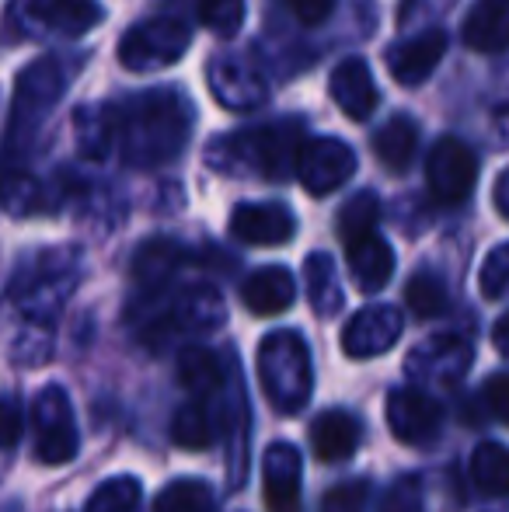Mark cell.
<instances>
[{
  "instance_id": "cell-25",
  "label": "cell",
  "mask_w": 509,
  "mask_h": 512,
  "mask_svg": "<svg viewBox=\"0 0 509 512\" xmlns=\"http://www.w3.org/2000/svg\"><path fill=\"white\" fill-rule=\"evenodd\" d=\"M349 272L363 293H381L394 276V251L381 234H367L360 241L346 244Z\"/></svg>"
},
{
  "instance_id": "cell-13",
  "label": "cell",
  "mask_w": 509,
  "mask_h": 512,
  "mask_svg": "<svg viewBox=\"0 0 509 512\" xmlns=\"http://www.w3.org/2000/svg\"><path fill=\"white\" fill-rule=\"evenodd\" d=\"M387 425L405 446H433L443 432V408L422 387H394L387 394Z\"/></svg>"
},
{
  "instance_id": "cell-6",
  "label": "cell",
  "mask_w": 509,
  "mask_h": 512,
  "mask_svg": "<svg viewBox=\"0 0 509 512\" xmlns=\"http://www.w3.org/2000/svg\"><path fill=\"white\" fill-rule=\"evenodd\" d=\"M67 91V70L56 56H42L32 67H25L14 84L11 98V126H7V150H21L35 140L46 115Z\"/></svg>"
},
{
  "instance_id": "cell-16",
  "label": "cell",
  "mask_w": 509,
  "mask_h": 512,
  "mask_svg": "<svg viewBox=\"0 0 509 512\" xmlns=\"http://www.w3.org/2000/svg\"><path fill=\"white\" fill-rule=\"evenodd\" d=\"M231 234L252 248H276V244L293 241L297 216L283 203H241L231 213Z\"/></svg>"
},
{
  "instance_id": "cell-7",
  "label": "cell",
  "mask_w": 509,
  "mask_h": 512,
  "mask_svg": "<svg viewBox=\"0 0 509 512\" xmlns=\"http://www.w3.org/2000/svg\"><path fill=\"white\" fill-rule=\"evenodd\" d=\"M102 7L95 0H11L7 28L25 39H81L95 25H102Z\"/></svg>"
},
{
  "instance_id": "cell-19",
  "label": "cell",
  "mask_w": 509,
  "mask_h": 512,
  "mask_svg": "<svg viewBox=\"0 0 509 512\" xmlns=\"http://www.w3.org/2000/svg\"><path fill=\"white\" fill-rule=\"evenodd\" d=\"M300 471H304V460L293 443H272L265 450V512H300Z\"/></svg>"
},
{
  "instance_id": "cell-20",
  "label": "cell",
  "mask_w": 509,
  "mask_h": 512,
  "mask_svg": "<svg viewBox=\"0 0 509 512\" xmlns=\"http://www.w3.org/2000/svg\"><path fill=\"white\" fill-rule=\"evenodd\" d=\"M328 91H332L335 105L342 108V115H349L353 122L370 119L377 102H381V95H377V84H374V74H370V67L360 60V56H349V60H342L339 67L332 70Z\"/></svg>"
},
{
  "instance_id": "cell-32",
  "label": "cell",
  "mask_w": 509,
  "mask_h": 512,
  "mask_svg": "<svg viewBox=\"0 0 509 512\" xmlns=\"http://www.w3.org/2000/svg\"><path fill=\"white\" fill-rule=\"evenodd\" d=\"M471 481H475L478 492L492 495V499H503L509 495V450L503 443H482L471 457Z\"/></svg>"
},
{
  "instance_id": "cell-22",
  "label": "cell",
  "mask_w": 509,
  "mask_h": 512,
  "mask_svg": "<svg viewBox=\"0 0 509 512\" xmlns=\"http://www.w3.org/2000/svg\"><path fill=\"white\" fill-rule=\"evenodd\" d=\"M189 262V251L171 237H150L136 248L133 255V279L140 283L143 293L168 290L171 279L178 276V269Z\"/></svg>"
},
{
  "instance_id": "cell-44",
  "label": "cell",
  "mask_w": 509,
  "mask_h": 512,
  "mask_svg": "<svg viewBox=\"0 0 509 512\" xmlns=\"http://www.w3.org/2000/svg\"><path fill=\"white\" fill-rule=\"evenodd\" d=\"M492 345H496L503 356H509V310L496 321V328H492Z\"/></svg>"
},
{
  "instance_id": "cell-14",
  "label": "cell",
  "mask_w": 509,
  "mask_h": 512,
  "mask_svg": "<svg viewBox=\"0 0 509 512\" xmlns=\"http://www.w3.org/2000/svg\"><path fill=\"white\" fill-rule=\"evenodd\" d=\"M401 310L391 304H370L360 314L349 317V324L342 328V349L353 359H374L384 356L394 342L401 338Z\"/></svg>"
},
{
  "instance_id": "cell-38",
  "label": "cell",
  "mask_w": 509,
  "mask_h": 512,
  "mask_svg": "<svg viewBox=\"0 0 509 512\" xmlns=\"http://www.w3.org/2000/svg\"><path fill=\"white\" fill-rule=\"evenodd\" d=\"M478 286H482L485 300L509 297V244H496V248L485 255L482 272H478Z\"/></svg>"
},
{
  "instance_id": "cell-17",
  "label": "cell",
  "mask_w": 509,
  "mask_h": 512,
  "mask_svg": "<svg viewBox=\"0 0 509 512\" xmlns=\"http://www.w3.org/2000/svg\"><path fill=\"white\" fill-rule=\"evenodd\" d=\"M443 53H447V32L429 28L412 39H401L387 49V70L401 88H419L422 81H429L436 67H440Z\"/></svg>"
},
{
  "instance_id": "cell-26",
  "label": "cell",
  "mask_w": 509,
  "mask_h": 512,
  "mask_svg": "<svg viewBox=\"0 0 509 512\" xmlns=\"http://www.w3.org/2000/svg\"><path fill=\"white\" fill-rule=\"evenodd\" d=\"M175 373H178V384L192 394V398H217L224 391V363L213 349L206 345H185L178 352V363H175Z\"/></svg>"
},
{
  "instance_id": "cell-9",
  "label": "cell",
  "mask_w": 509,
  "mask_h": 512,
  "mask_svg": "<svg viewBox=\"0 0 509 512\" xmlns=\"http://www.w3.org/2000/svg\"><path fill=\"white\" fill-rule=\"evenodd\" d=\"M32 429H35V457L49 467L70 464L81 450V432H77L74 405L60 384H49L39 391L32 405Z\"/></svg>"
},
{
  "instance_id": "cell-4",
  "label": "cell",
  "mask_w": 509,
  "mask_h": 512,
  "mask_svg": "<svg viewBox=\"0 0 509 512\" xmlns=\"http://www.w3.org/2000/svg\"><path fill=\"white\" fill-rule=\"evenodd\" d=\"M143 297H147V304H143L140 314V335L154 349L185 335H206V331L220 328L227 317L220 290L206 283L182 286V290L168 286V290L143 293Z\"/></svg>"
},
{
  "instance_id": "cell-33",
  "label": "cell",
  "mask_w": 509,
  "mask_h": 512,
  "mask_svg": "<svg viewBox=\"0 0 509 512\" xmlns=\"http://www.w3.org/2000/svg\"><path fill=\"white\" fill-rule=\"evenodd\" d=\"M405 304L412 310L415 317H422V321H433V317L447 314L450 307V293H447V283H443L436 272L422 269L415 272L412 279H408L405 286Z\"/></svg>"
},
{
  "instance_id": "cell-3",
  "label": "cell",
  "mask_w": 509,
  "mask_h": 512,
  "mask_svg": "<svg viewBox=\"0 0 509 512\" xmlns=\"http://www.w3.org/2000/svg\"><path fill=\"white\" fill-rule=\"evenodd\" d=\"M81 283V255L77 248H49L21 262L14 272L7 300L25 324H49L67 307L70 293Z\"/></svg>"
},
{
  "instance_id": "cell-29",
  "label": "cell",
  "mask_w": 509,
  "mask_h": 512,
  "mask_svg": "<svg viewBox=\"0 0 509 512\" xmlns=\"http://www.w3.org/2000/svg\"><path fill=\"white\" fill-rule=\"evenodd\" d=\"M0 209L11 216H35L49 209L46 185L25 168L0 171Z\"/></svg>"
},
{
  "instance_id": "cell-28",
  "label": "cell",
  "mask_w": 509,
  "mask_h": 512,
  "mask_svg": "<svg viewBox=\"0 0 509 512\" xmlns=\"http://www.w3.org/2000/svg\"><path fill=\"white\" fill-rule=\"evenodd\" d=\"M415 150H419V126H415L408 115H394L387 119L374 136V154L387 171L401 175L408 171V164L415 161Z\"/></svg>"
},
{
  "instance_id": "cell-5",
  "label": "cell",
  "mask_w": 509,
  "mask_h": 512,
  "mask_svg": "<svg viewBox=\"0 0 509 512\" xmlns=\"http://www.w3.org/2000/svg\"><path fill=\"white\" fill-rule=\"evenodd\" d=\"M258 384L262 394L269 398V405L279 415H297L300 408L311 401L314 391V366H311V349L297 331L283 328L272 331L258 345Z\"/></svg>"
},
{
  "instance_id": "cell-36",
  "label": "cell",
  "mask_w": 509,
  "mask_h": 512,
  "mask_svg": "<svg viewBox=\"0 0 509 512\" xmlns=\"http://www.w3.org/2000/svg\"><path fill=\"white\" fill-rule=\"evenodd\" d=\"M377 220H381V203H377V196L374 192H356V196L339 209L342 244H353L367 234H377Z\"/></svg>"
},
{
  "instance_id": "cell-43",
  "label": "cell",
  "mask_w": 509,
  "mask_h": 512,
  "mask_svg": "<svg viewBox=\"0 0 509 512\" xmlns=\"http://www.w3.org/2000/svg\"><path fill=\"white\" fill-rule=\"evenodd\" d=\"M485 405L503 425H509V373H496V377L485 384Z\"/></svg>"
},
{
  "instance_id": "cell-40",
  "label": "cell",
  "mask_w": 509,
  "mask_h": 512,
  "mask_svg": "<svg viewBox=\"0 0 509 512\" xmlns=\"http://www.w3.org/2000/svg\"><path fill=\"white\" fill-rule=\"evenodd\" d=\"M381 512H422V485L415 478H398L387 488Z\"/></svg>"
},
{
  "instance_id": "cell-30",
  "label": "cell",
  "mask_w": 509,
  "mask_h": 512,
  "mask_svg": "<svg viewBox=\"0 0 509 512\" xmlns=\"http://www.w3.org/2000/svg\"><path fill=\"white\" fill-rule=\"evenodd\" d=\"M304 283H307V300H311L314 314L318 317L339 314L342 310V286H339V272H335L332 255H325V251L307 255Z\"/></svg>"
},
{
  "instance_id": "cell-45",
  "label": "cell",
  "mask_w": 509,
  "mask_h": 512,
  "mask_svg": "<svg viewBox=\"0 0 509 512\" xmlns=\"http://www.w3.org/2000/svg\"><path fill=\"white\" fill-rule=\"evenodd\" d=\"M496 4H499V7H506V11H509V0H496Z\"/></svg>"
},
{
  "instance_id": "cell-12",
  "label": "cell",
  "mask_w": 509,
  "mask_h": 512,
  "mask_svg": "<svg viewBox=\"0 0 509 512\" xmlns=\"http://www.w3.org/2000/svg\"><path fill=\"white\" fill-rule=\"evenodd\" d=\"M356 154L339 136H314L304 140L297 157V178L311 196H332L353 178Z\"/></svg>"
},
{
  "instance_id": "cell-15",
  "label": "cell",
  "mask_w": 509,
  "mask_h": 512,
  "mask_svg": "<svg viewBox=\"0 0 509 512\" xmlns=\"http://www.w3.org/2000/svg\"><path fill=\"white\" fill-rule=\"evenodd\" d=\"M248 429H252V415H248V401L241 391V373L231 363V380H227V401H220V439L227 450V481L231 488L245 485L248 474Z\"/></svg>"
},
{
  "instance_id": "cell-21",
  "label": "cell",
  "mask_w": 509,
  "mask_h": 512,
  "mask_svg": "<svg viewBox=\"0 0 509 512\" xmlns=\"http://www.w3.org/2000/svg\"><path fill=\"white\" fill-rule=\"evenodd\" d=\"M360 418L346 408H328L311 422V450L325 464H342L360 446Z\"/></svg>"
},
{
  "instance_id": "cell-37",
  "label": "cell",
  "mask_w": 509,
  "mask_h": 512,
  "mask_svg": "<svg viewBox=\"0 0 509 512\" xmlns=\"http://www.w3.org/2000/svg\"><path fill=\"white\" fill-rule=\"evenodd\" d=\"M196 18L210 32L231 39L245 25V0H196Z\"/></svg>"
},
{
  "instance_id": "cell-42",
  "label": "cell",
  "mask_w": 509,
  "mask_h": 512,
  "mask_svg": "<svg viewBox=\"0 0 509 512\" xmlns=\"http://www.w3.org/2000/svg\"><path fill=\"white\" fill-rule=\"evenodd\" d=\"M286 7H290V14L300 21V25L314 28V25H321V21L332 18L335 0H286Z\"/></svg>"
},
{
  "instance_id": "cell-1",
  "label": "cell",
  "mask_w": 509,
  "mask_h": 512,
  "mask_svg": "<svg viewBox=\"0 0 509 512\" xmlns=\"http://www.w3.org/2000/svg\"><path fill=\"white\" fill-rule=\"evenodd\" d=\"M116 150L126 168L154 171L171 164L185 150L196 126V108L178 88H150L116 105Z\"/></svg>"
},
{
  "instance_id": "cell-35",
  "label": "cell",
  "mask_w": 509,
  "mask_h": 512,
  "mask_svg": "<svg viewBox=\"0 0 509 512\" xmlns=\"http://www.w3.org/2000/svg\"><path fill=\"white\" fill-rule=\"evenodd\" d=\"M154 512H213V488L199 478H178L164 485Z\"/></svg>"
},
{
  "instance_id": "cell-39",
  "label": "cell",
  "mask_w": 509,
  "mask_h": 512,
  "mask_svg": "<svg viewBox=\"0 0 509 512\" xmlns=\"http://www.w3.org/2000/svg\"><path fill=\"white\" fill-rule=\"evenodd\" d=\"M367 502H370V481L349 478L328 488L325 499H321V512H367Z\"/></svg>"
},
{
  "instance_id": "cell-24",
  "label": "cell",
  "mask_w": 509,
  "mask_h": 512,
  "mask_svg": "<svg viewBox=\"0 0 509 512\" xmlns=\"http://www.w3.org/2000/svg\"><path fill=\"white\" fill-rule=\"evenodd\" d=\"M74 136H77V150L88 161H105V157L116 150L119 140V112L116 105H81L74 112Z\"/></svg>"
},
{
  "instance_id": "cell-23",
  "label": "cell",
  "mask_w": 509,
  "mask_h": 512,
  "mask_svg": "<svg viewBox=\"0 0 509 512\" xmlns=\"http://www.w3.org/2000/svg\"><path fill=\"white\" fill-rule=\"evenodd\" d=\"M241 300H245V307L258 317L283 314V310H290L293 300H297V283H293L290 269H283V265H262V269H255L252 276L245 279Z\"/></svg>"
},
{
  "instance_id": "cell-27",
  "label": "cell",
  "mask_w": 509,
  "mask_h": 512,
  "mask_svg": "<svg viewBox=\"0 0 509 512\" xmlns=\"http://www.w3.org/2000/svg\"><path fill=\"white\" fill-rule=\"evenodd\" d=\"M464 46L475 53L496 56L509 49V11L496 0H478L464 18Z\"/></svg>"
},
{
  "instance_id": "cell-34",
  "label": "cell",
  "mask_w": 509,
  "mask_h": 512,
  "mask_svg": "<svg viewBox=\"0 0 509 512\" xmlns=\"http://www.w3.org/2000/svg\"><path fill=\"white\" fill-rule=\"evenodd\" d=\"M143 499V485L133 474H119L109 478L91 492V499L84 502V512H136Z\"/></svg>"
},
{
  "instance_id": "cell-10",
  "label": "cell",
  "mask_w": 509,
  "mask_h": 512,
  "mask_svg": "<svg viewBox=\"0 0 509 512\" xmlns=\"http://www.w3.org/2000/svg\"><path fill=\"white\" fill-rule=\"evenodd\" d=\"M206 84H210L213 98L231 112H252L269 102V81L248 56L238 53H220L206 67Z\"/></svg>"
},
{
  "instance_id": "cell-8",
  "label": "cell",
  "mask_w": 509,
  "mask_h": 512,
  "mask_svg": "<svg viewBox=\"0 0 509 512\" xmlns=\"http://www.w3.org/2000/svg\"><path fill=\"white\" fill-rule=\"evenodd\" d=\"M192 46V32L178 18H147L136 21L119 39V63L133 74H154V70L175 67Z\"/></svg>"
},
{
  "instance_id": "cell-18",
  "label": "cell",
  "mask_w": 509,
  "mask_h": 512,
  "mask_svg": "<svg viewBox=\"0 0 509 512\" xmlns=\"http://www.w3.org/2000/svg\"><path fill=\"white\" fill-rule=\"evenodd\" d=\"M471 366V345L457 335H436L429 342L415 345L408 356V373L426 384H454L468 373Z\"/></svg>"
},
{
  "instance_id": "cell-31",
  "label": "cell",
  "mask_w": 509,
  "mask_h": 512,
  "mask_svg": "<svg viewBox=\"0 0 509 512\" xmlns=\"http://www.w3.org/2000/svg\"><path fill=\"white\" fill-rule=\"evenodd\" d=\"M217 429L220 425L213 422L203 398H192L189 405H182L171 415V439H175V446H182V450H206V446H213Z\"/></svg>"
},
{
  "instance_id": "cell-2",
  "label": "cell",
  "mask_w": 509,
  "mask_h": 512,
  "mask_svg": "<svg viewBox=\"0 0 509 512\" xmlns=\"http://www.w3.org/2000/svg\"><path fill=\"white\" fill-rule=\"evenodd\" d=\"M300 147H304V126L297 119L269 122V126L234 129L227 136H217L206 150V164L234 178L252 175L265 182H283L290 171H297Z\"/></svg>"
},
{
  "instance_id": "cell-41",
  "label": "cell",
  "mask_w": 509,
  "mask_h": 512,
  "mask_svg": "<svg viewBox=\"0 0 509 512\" xmlns=\"http://www.w3.org/2000/svg\"><path fill=\"white\" fill-rule=\"evenodd\" d=\"M21 439V405L11 394H0V450H11Z\"/></svg>"
},
{
  "instance_id": "cell-11",
  "label": "cell",
  "mask_w": 509,
  "mask_h": 512,
  "mask_svg": "<svg viewBox=\"0 0 509 512\" xmlns=\"http://www.w3.org/2000/svg\"><path fill=\"white\" fill-rule=\"evenodd\" d=\"M426 182L429 192H433L436 203L443 206H457L471 196L478 182V157L475 150L464 140H454V136H443L433 150H429L426 161Z\"/></svg>"
}]
</instances>
